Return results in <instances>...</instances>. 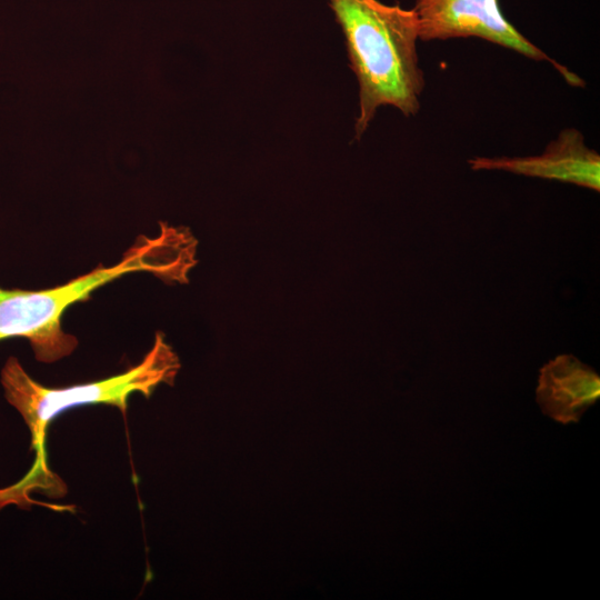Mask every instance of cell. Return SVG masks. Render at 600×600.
<instances>
[{
	"mask_svg": "<svg viewBox=\"0 0 600 600\" xmlns=\"http://www.w3.org/2000/svg\"><path fill=\"white\" fill-rule=\"evenodd\" d=\"M181 368L178 354L158 331L152 348L137 366L99 381L66 388H48L33 380L16 357L1 371L4 397L23 418L30 434L34 462L18 482L0 489V509L9 504L24 508L34 503L29 497L39 491L51 497L66 494V484L50 471L44 448L49 423L61 412L83 404L106 403L126 412L129 397L139 392L149 398L162 384L173 386Z\"/></svg>",
	"mask_w": 600,
	"mask_h": 600,
	"instance_id": "7a4b0ae2",
	"label": "cell"
},
{
	"mask_svg": "<svg viewBox=\"0 0 600 600\" xmlns=\"http://www.w3.org/2000/svg\"><path fill=\"white\" fill-rule=\"evenodd\" d=\"M160 234L140 237L120 262L98 266L64 284L43 290L0 288V340L26 338L36 359L51 363L71 354L78 346L74 336L61 328L63 312L86 301L93 290L131 272L154 274L168 284L188 283L189 271L198 263V240L186 227L160 222Z\"/></svg>",
	"mask_w": 600,
	"mask_h": 600,
	"instance_id": "6da1fadb",
	"label": "cell"
},
{
	"mask_svg": "<svg viewBox=\"0 0 600 600\" xmlns=\"http://www.w3.org/2000/svg\"><path fill=\"white\" fill-rule=\"evenodd\" d=\"M600 397V377L572 354H560L540 369L536 399L554 421L578 422Z\"/></svg>",
	"mask_w": 600,
	"mask_h": 600,
	"instance_id": "8992f818",
	"label": "cell"
},
{
	"mask_svg": "<svg viewBox=\"0 0 600 600\" xmlns=\"http://www.w3.org/2000/svg\"><path fill=\"white\" fill-rule=\"evenodd\" d=\"M469 164L472 170H500L600 191V156L587 146L583 134L574 128L561 130L540 154L474 157Z\"/></svg>",
	"mask_w": 600,
	"mask_h": 600,
	"instance_id": "5b68a950",
	"label": "cell"
},
{
	"mask_svg": "<svg viewBox=\"0 0 600 600\" xmlns=\"http://www.w3.org/2000/svg\"><path fill=\"white\" fill-rule=\"evenodd\" d=\"M341 27L350 67L359 84V140L380 107L391 106L416 116L426 87L417 43L419 27L413 9L379 0H329Z\"/></svg>",
	"mask_w": 600,
	"mask_h": 600,
	"instance_id": "3957f363",
	"label": "cell"
},
{
	"mask_svg": "<svg viewBox=\"0 0 600 600\" xmlns=\"http://www.w3.org/2000/svg\"><path fill=\"white\" fill-rule=\"evenodd\" d=\"M421 41L480 38L536 61H547L576 87L584 82L550 58L503 16L499 0H417L413 6Z\"/></svg>",
	"mask_w": 600,
	"mask_h": 600,
	"instance_id": "277c9868",
	"label": "cell"
}]
</instances>
